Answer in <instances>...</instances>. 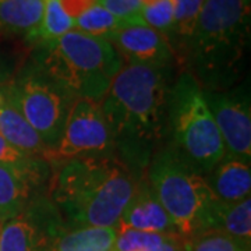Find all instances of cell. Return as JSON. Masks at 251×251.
Instances as JSON below:
<instances>
[{
  "label": "cell",
  "instance_id": "obj_1",
  "mask_svg": "<svg viewBox=\"0 0 251 251\" xmlns=\"http://www.w3.org/2000/svg\"><path fill=\"white\" fill-rule=\"evenodd\" d=\"M135 188L126 162L108 153L88 155L60 165L50 186V202L78 227H117Z\"/></svg>",
  "mask_w": 251,
  "mask_h": 251
},
{
  "label": "cell",
  "instance_id": "obj_2",
  "mask_svg": "<svg viewBox=\"0 0 251 251\" xmlns=\"http://www.w3.org/2000/svg\"><path fill=\"white\" fill-rule=\"evenodd\" d=\"M166 69L126 63L100 100L115 145L147 156L168 131Z\"/></svg>",
  "mask_w": 251,
  "mask_h": 251
},
{
  "label": "cell",
  "instance_id": "obj_3",
  "mask_svg": "<svg viewBox=\"0 0 251 251\" xmlns=\"http://www.w3.org/2000/svg\"><path fill=\"white\" fill-rule=\"evenodd\" d=\"M251 0H205L187 45L190 70L202 91H227L244 75Z\"/></svg>",
  "mask_w": 251,
  "mask_h": 251
},
{
  "label": "cell",
  "instance_id": "obj_4",
  "mask_svg": "<svg viewBox=\"0 0 251 251\" xmlns=\"http://www.w3.org/2000/svg\"><path fill=\"white\" fill-rule=\"evenodd\" d=\"M38 44V69L74 99L100 102L123 60L106 39L73 29Z\"/></svg>",
  "mask_w": 251,
  "mask_h": 251
},
{
  "label": "cell",
  "instance_id": "obj_5",
  "mask_svg": "<svg viewBox=\"0 0 251 251\" xmlns=\"http://www.w3.org/2000/svg\"><path fill=\"white\" fill-rule=\"evenodd\" d=\"M148 184L180 237L187 240L212 229L218 201L205 177L173 147L155 155L148 169Z\"/></svg>",
  "mask_w": 251,
  "mask_h": 251
},
{
  "label": "cell",
  "instance_id": "obj_6",
  "mask_svg": "<svg viewBox=\"0 0 251 251\" xmlns=\"http://www.w3.org/2000/svg\"><path fill=\"white\" fill-rule=\"evenodd\" d=\"M168 130L173 148L200 173H209L225 156V145L204 91L190 72H183L169 88Z\"/></svg>",
  "mask_w": 251,
  "mask_h": 251
},
{
  "label": "cell",
  "instance_id": "obj_7",
  "mask_svg": "<svg viewBox=\"0 0 251 251\" xmlns=\"http://www.w3.org/2000/svg\"><path fill=\"white\" fill-rule=\"evenodd\" d=\"M3 92L39 134L48 150L52 148L62 135L75 99L39 69L21 77Z\"/></svg>",
  "mask_w": 251,
  "mask_h": 251
},
{
  "label": "cell",
  "instance_id": "obj_8",
  "mask_svg": "<svg viewBox=\"0 0 251 251\" xmlns=\"http://www.w3.org/2000/svg\"><path fill=\"white\" fill-rule=\"evenodd\" d=\"M113 147L100 102L80 98L73 102L60 138L46 151L44 159L62 165L81 156L108 153Z\"/></svg>",
  "mask_w": 251,
  "mask_h": 251
},
{
  "label": "cell",
  "instance_id": "obj_9",
  "mask_svg": "<svg viewBox=\"0 0 251 251\" xmlns=\"http://www.w3.org/2000/svg\"><path fill=\"white\" fill-rule=\"evenodd\" d=\"M225 145V155L251 163V103L249 84L227 91H204Z\"/></svg>",
  "mask_w": 251,
  "mask_h": 251
},
{
  "label": "cell",
  "instance_id": "obj_10",
  "mask_svg": "<svg viewBox=\"0 0 251 251\" xmlns=\"http://www.w3.org/2000/svg\"><path fill=\"white\" fill-rule=\"evenodd\" d=\"M63 227L50 201L36 198L27 209L0 225V251H50Z\"/></svg>",
  "mask_w": 251,
  "mask_h": 251
},
{
  "label": "cell",
  "instance_id": "obj_11",
  "mask_svg": "<svg viewBox=\"0 0 251 251\" xmlns=\"http://www.w3.org/2000/svg\"><path fill=\"white\" fill-rule=\"evenodd\" d=\"M48 162L32 158L21 165H0V221L23 214L45 183Z\"/></svg>",
  "mask_w": 251,
  "mask_h": 251
},
{
  "label": "cell",
  "instance_id": "obj_12",
  "mask_svg": "<svg viewBox=\"0 0 251 251\" xmlns=\"http://www.w3.org/2000/svg\"><path fill=\"white\" fill-rule=\"evenodd\" d=\"M108 42L126 63L168 69L175 57L168 39L147 24L127 23Z\"/></svg>",
  "mask_w": 251,
  "mask_h": 251
},
{
  "label": "cell",
  "instance_id": "obj_13",
  "mask_svg": "<svg viewBox=\"0 0 251 251\" xmlns=\"http://www.w3.org/2000/svg\"><path fill=\"white\" fill-rule=\"evenodd\" d=\"M117 229H133L151 233L177 234L175 225L156 198L148 181L137 186L120 216Z\"/></svg>",
  "mask_w": 251,
  "mask_h": 251
},
{
  "label": "cell",
  "instance_id": "obj_14",
  "mask_svg": "<svg viewBox=\"0 0 251 251\" xmlns=\"http://www.w3.org/2000/svg\"><path fill=\"white\" fill-rule=\"evenodd\" d=\"M205 180L218 202L233 204L251 196V166L232 156L225 155Z\"/></svg>",
  "mask_w": 251,
  "mask_h": 251
},
{
  "label": "cell",
  "instance_id": "obj_15",
  "mask_svg": "<svg viewBox=\"0 0 251 251\" xmlns=\"http://www.w3.org/2000/svg\"><path fill=\"white\" fill-rule=\"evenodd\" d=\"M0 137L16 150L31 156L44 159L48 151V147L39 134L31 127L16 105L6 97L4 103L0 108Z\"/></svg>",
  "mask_w": 251,
  "mask_h": 251
},
{
  "label": "cell",
  "instance_id": "obj_16",
  "mask_svg": "<svg viewBox=\"0 0 251 251\" xmlns=\"http://www.w3.org/2000/svg\"><path fill=\"white\" fill-rule=\"evenodd\" d=\"M42 13L44 0H0V32L25 35L34 42Z\"/></svg>",
  "mask_w": 251,
  "mask_h": 251
},
{
  "label": "cell",
  "instance_id": "obj_17",
  "mask_svg": "<svg viewBox=\"0 0 251 251\" xmlns=\"http://www.w3.org/2000/svg\"><path fill=\"white\" fill-rule=\"evenodd\" d=\"M116 227L81 226L62 229L54 236L50 251H112L116 240Z\"/></svg>",
  "mask_w": 251,
  "mask_h": 251
},
{
  "label": "cell",
  "instance_id": "obj_18",
  "mask_svg": "<svg viewBox=\"0 0 251 251\" xmlns=\"http://www.w3.org/2000/svg\"><path fill=\"white\" fill-rule=\"evenodd\" d=\"M251 246V198L233 204L216 202L212 229Z\"/></svg>",
  "mask_w": 251,
  "mask_h": 251
},
{
  "label": "cell",
  "instance_id": "obj_19",
  "mask_svg": "<svg viewBox=\"0 0 251 251\" xmlns=\"http://www.w3.org/2000/svg\"><path fill=\"white\" fill-rule=\"evenodd\" d=\"M125 24H127V21L113 16L98 3L87 11H84L81 16L74 18V27L77 31L106 41Z\"/></svg>",
  "mask_w": 251,
  "mask_h": 251
},
{
  "label": "cell",
  "instance_id": "obj_20",
  "mask_svg": "<svg viewBox=\"0 0 251 251\" xmlns=\"http://www.w3.org/2000/svg\"><path fill=\"white\" fill-rule=\"evenodd\" d=\"M204 1L205 0H173L175 16H173V29H172L169 44L172 39H175L177 44L187 49L188 42L197 25L198 16L204 6Z\"/></svg>",
  "mask_w": 251,
  "mask_h": 251
},
{
  "label": "cell",
  "instance_id": "obj_21",
  "mask_svg": "<svg viewBox=\"0 0 251 251\" xmlns=\"http://www.w3.org/2000/svg\"><path fill=\"white\" fill-rule=\"evenodd\" d=\"M74 27V20L66 14V11L60 6L59 0H44V13L42 20L36 32L35 41H50L60 38L64 34L70 32Z\"/></svg>",
  "mask_w": 251,
  "mask_h": 251
},
{
  "label": "cell",
  "instance_id": "obj_22",
  "mask_svg": "<svg viewBox=\"0 0 251 251\" xmlns=\"http://www.w3.org/2000/svg\"><path fill=\"white\" fill-rule=\"evenodd\" d=\"M117 229V227H116ZM179 234L151 233L133 229H117L112 251H144L179 239Z\"/></svg>",
  "mask_w": 251,
  "mask_h": 251
},
{
  "label": "cell",
  "instance_id": "obj_23",
  "mask_svg": "<svg viewBox=\"0 0 251 251\" xmlns=\"http://www.w3.org/2000/svg\"><path fill=\"white\" fill-rule=\"evenodd\" d=\"M186 251H250V246L219 230H208L186 240Z\"/></svg>",
  "mask_w": 251,
  "mask_h": 251
},
{
  "label": "cell",
  "instance_id": "obj_24",
  "mask_svg": "<svg viewBox=\"0 0 251 251\" xmlns=\"http://www.w3.org/2000/svg\"><path fill=\"white\" fill-rule=\"evenodd\" d=\"M173 16H175L173 0H159L151 6L141 7V18L144 23L148 27L162 34L168 39V42L171 39L172 29H173Z\"/></svg>",
  "mask_w": 251,
  "mask_h": 251
},
{
  "label": "cell",
  "instance_id": "obj_25",
  "mask_svg": "<svg viewBox=\"0 0 251 251\" xmlns=\"http://www.w3.org/2000/svg\"><path fill=\"white\" fill-rule=\"evenodd\" d=\"M97 3L123 21L131 24H145L141 18L140 0H97Z\"/></svg>",
  "mask_w": 251,
  "mask_h": 251
},
{
  "label": "cell",
  "instance_id": "obj_26",
  "mask_svg": "<svg viewBox=\"0 0 251 251\" xmlns=\"http://www.w3.org/2000/svg\"><path fill=\"white\" fill-rule=\"evenodd\" d=\"M32 158L35 156L18 151L13 145H10L4 138L0 137V165H21Z\"/></svg>",
  "mask_w": 251,
  "mask_h": 251
},
{
  "label": "cell",
  "instance_id": "obj_27",
  "mask_svg": "<svg viewBox=\"0 0 251 251\" xmlns=\"http://www.w3.org/2000/svg\"><path fill=\"white\" fill-rule=\"evenodd\" d=\"M60 6L66 11V14L73 20L81 16L84 11L91 9L94 4H97V0H59Z\"/></svg>",
  "mask_w": 251,
  "mask_h": 251
},
{
  "label": "cell",
  "instance_id": "obj_28",
  "mask_svg": "<svg viewBox=\"0 0 251 251\" xmlns=\"http://www.w3.org/2000/svg\"><path fill=\"white\" fill-rule=\"evenodd\" d=\"M144 251H186V239L179 237V239H176L173 242L165 243V244H161V246H156V247Z\"/></svg>",
  "mask_w": 251,
  "mask_h": 251
},
{
  "label": "cell",
  "instance_id": "obj_29",
  "mask_svg": "<svg viewBox=\"0 0 251 251\" xmlns=\"http://www.w3.org/2000/svg\"><path fill=\"white\" fill-rule=\"evenodd\" d=\"M140 1H141V7H147V6H151V4L159 1V0H140Z\"/></svg>",
  "mask_w": 251,
  "mask_h": 251
},
{
  "label": "cell",
  "instance_id": "obj_30",
  "mask_svg": "<svg viewBox=\"0 0 251 251\" xmlns=\"http://www.w3.org/2000/svg\"><path fill=\"white\" fill-rule=\"evenodd\" d=\"M3 103H4V92L1 91V87H0V108H1Z\"/></svg>",
  "mask_w": 251,
  "mask_h": 251
}]
</instances>
